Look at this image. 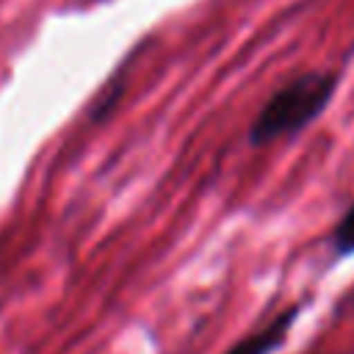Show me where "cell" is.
Wrapping results in <instances>:
<instances>
[{"mask_svg": "<svg viewBox=\"0 0 354 354\" xmlns=\"http://www.w3.org/2000/svg\"><path fill=\"white\" fill-rule=\"evenodd\" d=\"M332 254L346 260L354 257V202L346 207V213L337 218V224L332 227V238H329Z\"/></svg>", "mask_w": 354, "mask_h": 354, "instance_id": "cell-3", "label": "cell"}, {"mask_svg": "<svg viewBox=\"0 0 354 354\" xmlns=\"http://www.w3.org/2000/svg\"><path fill=\"white\" fill-rule=\"evenodd\" d=\"M304 307H307L304 301H296V304L285 307L271 321H266L254 332H249L241 340H235L224 354H277L288 343V335H290V329L299 321V315H301Z\"/></svg>", "mask_w": 354, "mask_h": 354, "instance_id": "cell-2", "label": "cell"}, {"mask_svg": "<svg viewBox=\"0 0 354 354\" xmlns=\"http://www.w3.org/2000/svg\"><path fill=\"white\" fill-rule=\"evenodd\" d=\"M337 88H340V72L315 69L296 75L260 105V111L254 113L246 130V144L260 149L277 144L279 138L299 136L326 113Z\"/></svg>", "mask_w": 354, "mask_h": 354, "instance_id": "cell-1", "label": "cell"}]
</instances>
